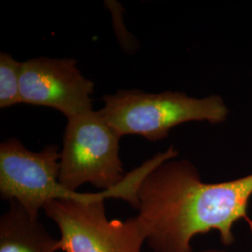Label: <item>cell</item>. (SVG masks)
I'll return each mask as SVG.
<instances>
[{
    "mask_svg": "<svg viewBox=\"0 0 252 252\" xmlns=\"http://www.w3.org/2000/svg\"><path fill=\"white\" fill-rule=\"evenodd\" d=\"M138 214L153 252H193L191 240L217 231L221 242L234 243L233 229L244 220L252 233L248 207L252 173L235 180L204 182L196 166L185 159L162 162L138 189Z\"/></svg>",
    "mask_w": 252,
    "mask_h": 252,
    "instance_id": "1",
    "label": "cell"
},
{
    "mask_svg": "<svg viewBox=\"0 0 252 252\" xmlns=\"http://www.w3.org/2000/svg\"><path fill=\"white\" fill-rule=\"evenodd\" d=\"M158 155L126 174L116 187L92 193L84 200H54L43 210L60 232L59 249L64 252H141L148 233L136 216L108 220L105 200L121 199L137 209L138 189L145 178L162 163Z\"/></svg>",
    "mask_w": 252,
    "mask_h": 252,
    "instance_id": "2",
    "label": "cell"
},
{
    "mask_svg": "<svg viewBox=\"0 0 252 252\" xmlns=\"http://www.w3.org/2000/svg\"><path fill=\"white\" fill-rule=\"evenodd\" d=\"M103 101L104 107L98 111L119 135H141L153 142L164 139L174 127L182 124L221 125L230 115L225 100L219 94L197 98L177 91L123 89L104 95Z\"/></svg>",
    "mask_w": 252,
    "mask_h": 252,
    "instance_id": "3",
    "label": "cell"
},
{
    "mask_svg": "<svg viewBox=\"0 0 252 252\" xmlns=\"http://www.w3.org/2000/svg\"><path fill=\"white\" fill-rule=\"evenodd\" d=\"M121 137L99 111L67 119L60 152L59 183L73 192L86 183L103 190L116 187L126 175L119 155Z\"/></svg>",
    "mask_w": 252,
    "mask_h": 252,
    "instance_id": "4",
    "label": "cell"
},
{
    "mask_svg": "<svg viewBox=\"0 0 252 252\" xmlns=\"http://www.w3.org/2000/svg\"><path fill=\"white\" fill-rule=\"evenodd\" d=\"M60 152L48 145L31 152L12 137L0 145V194L16 201L30 216L39 219V211L54 200H84L91 193L73 192L59 183Z\"/></svg>",
    "mask_w": 252,
    "mask_h": 252,
    "instance_id": "5",
    "label": "cell"
},
{
    "mask_svg": "<svg viewBox=\"0 0 252 252\" xmlns=\"http://www.w3.org/2000/svg\"><path fill=\"white\" fill-rule=\"evenodd\" d=\"M94 84L82 76L73 58L35 57L22 62V103L54 108L67 119L93 109Z\"/></svg>",
    "mask_w": 252,
    "mask_h": 252,
    "instance_id": "6",
    "label": "cell"
},
{
    "mask_svg": "<svg viewBox=\"0 0 252 252\" xmlns=\"http://www.w3.org/2000/svg\"><path fill=\"white\" fill-rule=\"evenodd\" d=\"M54 238L39 219L30 216L16 201L0 218V252H57Z\"/></svg>",
    "mask_w": 252,
    "mask_h": 252,
    "instance_id": "7",
    "label": "cell"
},
{
    "mask_svg": "<svg viewBox=\"0 0 252 252\" xmlns=\"http://www.w3.org/2000/svg\"><path fill=\"white\" fill-rule=\"evenodd\" d=\"M22 62L5 52L0 54V108L22 103L20 93Z\"/></svg>",
    "mask_w": 252,
    "mask_h": 252,
    "instance_id": "8",
    "label": "cell"
},
{
    "mask_svg": "<svg viewBox=\"0 0 252 252\" xmlns=\"http://www.w3.org/2000/svg\"><path fill=\"white\" fill-rule=\"evenodd\" d=\"M227 252L225 251H221V250H216V249H211V250H205L202 252Z\"/></svg>",
    "mask_w": 252,
    "mask_h": 252,
    "instance_id": "9",
    "label": "cell"
}]
</instances>
